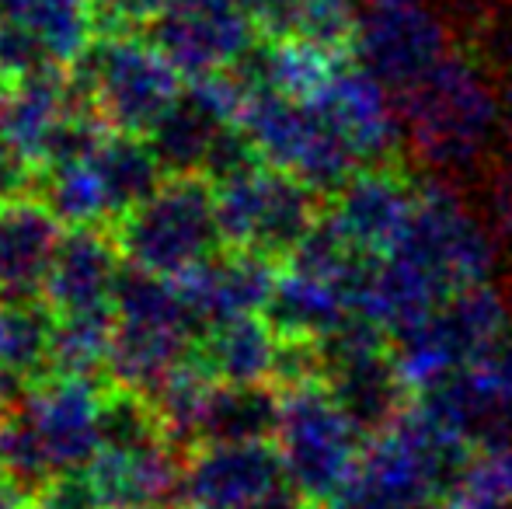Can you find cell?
Masks as SVG:
<instances>
[{
    "instance_id": "cell-1",
    "label": "cell",
    "mask_w": 512,
    "mask_h": 509,
    "mask_svg": "<svg viewBox=\"0 0 512 509\" xmlns=\"http://www.w3.org/2000/svg\"><path fill=\"white\" fill-rule=\"evenodd\" d=\"M394 98L415 157L443 171L471 168L488 150L502 116L492 74L464 49H453Z\"/></svg>"
},
{
    "instance_id": "cell-2",
    "label": "cell",
    "mask_w": 512,
    "mask_h": 509,
    "mask_svg": "<svg viewBox=\"0 0 512 509\" xmlns=\"http://www.w3.org/2000/svg\"><path fill=\"white\" fill-rule=\"evenodd\" d=\"M178 279H164L126 265L115 286V335L108 353V381L136 394H150L171 370L192 356L199 339Z\"/></svg>"
},
{
    "instance_id": "cell-3",
    "label": "cell",
    "mask_w": 512,
    "mask_h": 509,
    "mask_svg": "<svg viewBox=\"0 0 512 509\" xmlns=\"http://www.w3.org/2000/svg\"><path fill=\"white\" fill-rule=\"evenodd\" d=\"M495 258V238L471 213L464 196L443 178H422L411 224L387 262L405 272L432 304H443L467 286L488 283Z\"/></svg>"
},
{
    "instance_id": "cell-4",
    "label": "cell",
    "mask_w": 512,
    "mask_h": 509,
    "mask_svg": "<svg viewBox=\"0 0 512 509\" xmlns=\"http://www.w3.org/2000/svg\"><path fill=\"white\" fill-rule=\"evenodd\" d=\"M77 95L115 133L147 136L182 95L185 77L147 32H105L70 67Z\"/></svg>"
},
{
    "instance_id": "cell-5",
    "label": "cell",
    "mask_w": 512,
    "mask_h": 509,
    "mask_svg": "<svg viewBox=\"0 0 512 509\" xmlns=\"http://www.w3.org/2000/svg\"><path fill=\"white\" fill-rule=\"evenodd\" d=\"M126 265L164 279L189 276L223 248L216 189L206 175H168L154 196L112 224Z\"/></svg>"
},
{
    "instance_id": "cell-6",
    "label": "cell",
    "mask_w": 512,
    "mask_h": 509,
    "mask_svg": "<svg viewBox=\"0 0 512 509\" xmlns=\"http://www.w3.org/2000/svg\"><path fill=\"white\" fill-rule=\"evenodd\" d=\"M213 189L223 245L265 255L279 265L297 255L328 210L324 192L269 161L248 164L237 175L213 182Z\"/></svg>"
},
{
    "instance_id": "cell-7",
    "label": "cell",
    "mask_w": 512,
    "mask_h": 509,
    "mask_svg": "<svg viewBox=\"0 0 512 509\" xmlns=\"http://www.w3.org/2000/svg\"><path fill=\"white\" fill-rule=\"evenodd\" d=\"M241 129L262 161L304 178L317 192H338L359 168V154L338 133L328 112L310 98L286 95L276 88L248 91Z\"/></svg>"
},
{
    "instance_id": "cell-8",
    "label": "cell",
    "mask_w": 512,
    "mask_h": 509,
    "mask_svg": "<svg viewBox=\"0 0 512 509\" xmlns=\"http://www.w3.org/2000/svg\"><path fill=\"white\" fill-rule=\"evenodd\" d=\"M512 335L509 304L492 283L467 286L446 297L415 325L391 335L398 367L411 391H425L443 377L481 363Z\"/></svg>"
},
{
    "instance_id": "cell-9",
    "label": "cell",
    "mask_w": 512,
    "mask_h": 509,
    "mask_svg": "<svg viewBox=\"0 0 512 509\" xmlns=\"http://www.w3.org/2000/svg\"><path fill=\"white\" fill-rule=\"evenodd\" d=\"M276 447L286 482L314 509H331L359 468L366 436L349 422L324 384L283 391Z\"/></svg>"
},
{
    "instance_id": "cell-10",
    "label": "cell",
    "mask_w": 512,
    "mask_h": 509,
    "mask_svg": "<svg viewBox=\"0 0 512 509\" xmlns=\"http://www.w3.org/2000/svg\"><path fill=\"white\" fill-rule=\"evenodd\" d=\"M105 391L95 377L46 374L18 394L4 419L35 447L53 475L84 471L102 450Z\"/></svg>"
},
{
    "instance_id": "cell-11",
    "label": "cell",
    "mask_w": 512,
    "mask_h": 509,
    "mask_svg": "<svg viewBox=\"0 0 512 509\" xmlns=\"http://www.w3.org/2000/svg\"><path fill=\"white\" fill-rule=\"evenodd\" d=\"M422 178L405 161L363 164L349 182L328 196V224L366 258H387L405 238L411 213L418 206Z\"/></svg>"
},
{
    "instance_id": "cell-12",
    "label": "cell",
    "mask_w": 512,
    "mask_h": 509,
    "mask_svg": "<svg viewBox=\"0 0 512 509\" xmlns=\"http://www.w3.org/2000/svg\"><path fill=\"white\" fill-rule=\"evenodd\" d=\"M147 35L185 81L223 74L262 39L244 0H171Z\"/></svg>"
},
{
    "instance_id": "cell-13",
    "label": "cell",
    "mask_w": 512,
    "mask_h": 509,
    "mask_svg": "<svg viewBox=\"0 0 512 509\" xmlns=\"http://www.w3.org/2000/svg\"><path fill=\"white\" fill-rule=\"evenodd\" d=\"M450 28L422 4L370 7L359 18L352 56L387 84L394 95L425 77L439 60L453 53Z\"/></svg>"
},
{
    "instance_id": "cell-14",
    "label": "cell",
    "mask_w": 512,
    "mask_h": 509,
    "mask_svg": "<svg viewBox=\"0 0 512 509\" xmlns=\"http://www.w3.org/2000/svg\"><path fill=\"white\" fill-rule=\"evenodd\" d=\"M338 133L352 143L363 164L398 161L401 157V112L398 98L380 77H373L356 56H342L321 81V88L310 95Z\"/></svg>"
},
{
    "instance_id": "cell-15",
    "label": "cell",
    "mask_w": 512,
    "mask_h": 509,
    "mask_svg": "<svg viewBox=\"0 0 512 509\" xmlns=\"http://www.w3.org/2000/svg\"><path fill=\"white\" fill-rule=\"evenodd\" d=\"M286 482L276 440L199 443L185 457L182 503L189 509H248Z\"/></svg>"
},
{
    "instance_id": "cell-16",
    "label": "cell",
    "mask_w": 512,
    "mask_h": 509,
    "mask_svg": "<svg viewBox=\"0 0 512 509\" xmlns=\"http://www.w3.org/2000/svg\"><path fill=\"white\" fill-rule=\"evenodd\" d=\"M84 471L105 509H164L182 496L185 461L175 457L171 436H154L140 443H105Z\"/></svg>"
},
{
    "instance_id": "cell-17",
    "label": "cell",
    "mask_w": 512,
    "mask_h": 509,
    "mask_svg": "<svg viewBox=\"0 0 512 509\" xmlns=\"http://www.w3.org/2000/svg\"><path fill=\"white\" fill-rule=\"evenodd\" d=\"M63 220L35 192L0 206V300H46Z\"/></svg>"
},
{
    "instance_id": "cell-18",
    "label": "cell",
    "mask_w": 512,
    "mask_h": 509,
    "mask_svg": "<svg viewBox=\"0 0 512 509\" xmlns=\"http://www.w3.org/2000/svg\"><path fill=\"white\" fill-rule=\"evenodd\" d=\"M279 276V262L255 252L223 245L213 258L178 279L199 328L216 321L241 318V314H262L272 297Z\"/></svg>"
},
{
    "instance_id": "cell-19",
    "label": "cell",
    "mask_w": 512,
    "mask_h": 509,
    "mask_svg": "<svg viewBox=\"0 0 512 509\" xmlns=\"http://www.w3.org/2000/svg\"><path fill=\"white\" fill-rule=\"evenodd\" d=\"M126 269L112 227H67L46 283L53 314L115 307V286Z\"/></svg>"
},
{
    "instance_id": "cell-20",
    "label": "cell",
    "mask_w": 512,
    "mask_h": 509,
    "mask_svg": "<svg viewBox=\"0 0 512 509\" xmlns=\"http://www.w3.org/2000/svg\"><path fill=\"white\" fill-rule=\"evenodd\" d=\"M81 105L88 102L77 95L74 81H70V70H42V74L14 81L7 88V98L0 105V136L21 157L39 164V157L46 154L53 133Z\"/></svg>"
},
{
    "instance_id": "cell-21",
    "label": "cell",
    "mask_w": 512,
    "mask_h": 509,
    "mask_svg": "<svg viewBox=\"0 0 512 509\" xmlns=\"http://www.w3.org/2000/svg\"><path fill=\"white\" fill-rule=\"evenodd\" d=\"M283 335L265 314H241L206 325L196 339V356L220 384H272Z\"/></svg>"
},
{
    "instance_id": "cell-22",
    "label": "cell",
    "mask_w": 512,
    "mask_h": 509,
    "mask_svg": "<svg viewBox=\"0 0 512 509\" xmlns=\"http://www.w3.org/2000/svg\"><path fill=\"white\" fill-rule=\"evenodd\" d=\"M265 42H307L331 53H352L363 14L356 0H244Z\"/></svg>"
},
{
    "instance_id": "cell-23",
    "label": "cell",
    "mask_w": 512,
    "mask_h": 509,
    "mask_svg": "<svg viewBox=\"0 0 512 509\" xmlns=\"http://www.w3.org/2000/svg\"><path fill=\"white\" fill-rule=\"evenodd\" d=\"M0 18L14 21L53 70H70L102 35L91 0H0Z\"/></svg>"
},
{
    "instance_id": "cell-24",
    "label": "cell",
    "mask_w": 512,
    "mask_h": 509,
    "mask_svg": "<svg viewBox=\"0 0 512 509\" xmlns=\"http://www.w3.org/2000/svg\"><path fill=\"white\" fill-rule=\"evenodd\" d=\"M283 391L276 384H220L206 401L199 443H262L276 440Z\"/></svg>"
},
{
    "instance_id": "cell-25",
    "label": "cell",
    "mask_w": 512,
    "mask_h": 509,
    "mask_svg": "<svg viewBox=\"0 0 512 509\" xmlns=\"http://www.w3.org/2000/svg\"><path fill=\"white\" fill-rule=\"evenodd\" d=\"M91 164H95L98 182L105 189L112 224L126 217L129 210H136L147 196H154L168 178L147 136L115 133V129H108V136L95 147Z\"/></svg>"
},
{
    "instance_id": "cell-26",
    "label": "cell",
    "mask_w": 512,
    "mask_h": 509,
    "mask_svg": "<svg viewBox=\"0 0 512 509\" xmlns=\"http://www.w3.org/2000/svg\"><path fill=\"white\" fill-rule=\"evenodd\" d=\"M53 332L46 300H0V370L21 387L53 374Z\"/></svg>"
},
{
    "instance_id": "cell-27",
    "label": "cell",
    "mask_w": 512,
    "mask_h": 509,
    "mask_svg": "<svg viewBox=\"0 0 512 509\" xmlns=\"http://www.w3.org/2000/svg\"><path fill=\"white\" fill-rule=\"evenodd\" d=\"M112 335H115V307L56 314L53 374L95 377L98 370L108 367Z\"/></svg>"
},
{
    "instance_id": "cell-28",
    "label": "cell",
    "mask_w": 512,
    "mask_h": 509,
    "mask_svg": "<svg viewBox=\"0 0 512 509\" xmlns=\"http://www.w3.org/2000/svg\"><path fill=\"white\" fill-rule=\"evenodd\" d=\"M102 32H150L171 0H91Z\"/></svg>"
},
{
    "instance_id": "cell-29",
    "label": "cell",
    "mask_w": 512,
    "mask_h": 509,
    "mask_svg": "<svg viewBox=\"0 0 512 509\" xmlns=\"http://www.w3.org/2000/svg\"><path fill=\"white\" fill-rule=\"evenodd\" d=\"M28 506L32 509H105L102 499H98V492H95V485H91L88 471H67V475H56Z\"/></svg>"
},
{
    "instance_id": "cell-30",
    "label": "cell",
    "mask_w": 512,
    "mask_h": 509,
    "mask_svg": "<svg viewBox=\"0 0 512 509\" xmlns=\"http://www.w3.org/2000/svg\"><path fill=\"white\" fill-rule=\"evenodd\" d=\"M35 185V164L28 157H21L11 143L0 136V206L11 199L32 192Z\"/></svg>"
},
{
    "instance_id": "cell-31",
    "label": "cell",
    "mask_w": 512,
    "mask_h": 509,
    "mask_svg": "<svg viewBox=\"0 0 512 509\" xmlns=\"http://www.w3.org/2000/svg\"><path fill=\"white\" fill-rule=\"evenodd\" d=\"M492 217L499 238L512 248V150L492 175Z\"/></svg>"
},
{
    "instance_id": "cell-32",
    "label": "cell",
    "mask_w": 512,
    "mask_h": 509,
    "mask_svg": "<svg viewBox=\"0 0 512 509\" xmlns=\"http://www.w3.org/2000/svg\"><path fill=\"white\" fill-rule=\"evenodd\" d=\"M481 367H485L488 374H492V381L512 398V335L509 339H502L499 346L481 360Z\"/></svg>"
},
{
    "instance_id": "cell-33",
    "label": "cell",
    "mask_w": 512,
    "mask_h": 509,
    "mask_svg": "<svg viewBox=\"0 0 512 509\" xmlns=\"http://www.w3.org/2000/svg\"><path fill=\"white\" fill-rule=\"evenodd\" d=\"M248 509H314V506H310L290 482H283L279 489H272L269 496H262L258 503H251Z\"/></svg>"
},
{
    "instance_id": "cell-34",
    "label": "cell",
    "mask_w": 512,
    "mask_h": 509,
    "mask_svg": "<svg viewBox=\"0 0 512 509\" xmlns=\"http://www.w3.org/2000/svg\"><path fill=\"white\" fill-rule=\"evenodd\" d=\"M453 509H512V496L509 499H450Z\"/></svg>"
},
{
    "instance_id": "cell-35",
    "label": "cell",
    "mask_w": 512,
    "mask_h": 509,
    "mask_svg": "<svg viewBox=\"0 0 512 509\" xmlns=\"http://www.w3.org/2000/svg\"><path fill=\"white\" fill-rule=\"evenodd\" d=\"M21 391H25V387H21L18 381H11V377H7L4 370H0V419H4L7 408H11L14 401H18Z\"/></svg>"
},
{
    "instance_id": "cell-36",
    "label": "cell",
    "mask_w": 512,
    "mask_h": 509,
    "mask_svg": "<svg viewBox=\"0 0 512 509\" xmlns=\"http://www.w3.org/2000/svg\"><path fill=\"white\" fill-rule=\"evenodd\" d=\"M21 506H28V503L4 482V478H0V509H21Z\"/></svg>"
},
{
    "instance_id": "cell-37",
    "label": "cell",
    "mask_w": 512,
    "mask_h": 509,
    "mask_svg": "<svg viewBox=\"0 0 512 509\" xmlns=\"http://www.w3.org/2000/svg\"><path fill=\"white\" fill-rule=\"evenodd\" d=\"M405 509H453L450 506V499H439V496H432V499H418V503H411Z\"/></svg>"
},
{
    "instance_id": "cell-38",
    "label": "cell",
    "mask_w": 512,
    "mask_h": 509,
    "mask_svg": "<svg viewBox=\"0 0 512 509\" xmlns=\"http://www.w3.org/2000/svg\"><path fill=\"white\" fill-rule=\"evenodd\" d=\"M370 7H391V4H422V0H366Z\"/></svg>"
},
{
    "instance_id": "cell-39",
    "label": "cell",
    "mask_w": 512,
    "mask_h": 509,
    "mask_svg": "<svg viewBox=\"0 0 512 509\" xmlns=\"http://www.w3.org/2000/svg\"><path fill=\"white\" fill-rule=\"evenodd\" d=\"M7 88H11V84H7L4 77H0V105H4V98H7Z\"/></svg>"
},
{
    "instance_id": "cell-40",
    "label": "cell",
    "mask_w": 512,
    "mask_h": 509,
    "mask_svg": "<svg viewBox=\"0 0 512 509\" xmlns=\"http://www.w3.org/2000/svg\"><path fill=\"white\" fill-rule=\"evenodd\" d=\"M0 478H4V450H0Z\"/></svg>"
}]
</instances>
